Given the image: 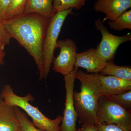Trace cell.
Here are the masks:
<instances>
[{"label": "cell", "instance_id": "obj_17", "mask_svg": "<svg viewBox=\"0 0 131 131\" xmlns=\"http://www.w3.org/2000/svg\"><path fill=\"white\" fill-rule=\"evenodd\" d=\"M15 113L18 120L19 129L21 131H45L35 126L31 121L25 113L17 107H14Z\"/></svg>", "mask_w": 131, "mask_h": 131}, {"label": "cell", "instance_id": "obj_4", "mask_svg": "<svg viewBox=\"0 0 131 131\" xmlns=\"http://www.w3.org/2000/svg\"><path fill=\"white\" fill-rule=\"evenodd\" d=\"M72 8L56 12L49 19L45 34L43 47L42 59L44 79H46L54 60V53L61 28L67 16L74 14Z\"/></svg>", "mask_w": 131, "mask_h": 131}, {"label": "cell", "instance_id": "obj_7", "mask_svg": "<svg viewBox=\"0 0 131 131\" xmlns=\"http://www.w3.org/2000/svg\"><path fill=\"white\" fill-rule=\"evenodd\" d=\"M57 47L60 48V52L52 63V70L65 76L73 71L74 68L77 46L73 39L67 38L58 40Z\"/></svg>", "mask_w": 131, "mask_h": 131}, {"label": "cell", "instance_id": "obj_19", "mask_svg": "<svg viewBox=\"0 0 131 131\" xmlns=\"http://www.w3.org/2000/svg\"><path fill=\"white\" fill-rule=\"evenodd\" d=\"M107 96L119 105L127 110H131V90L123 93Z\"/></svg>", "mask_w": 131, "mask_h": 131}, {"label": "cell", "instance_id": "obj_21", "mask_svg": "<svg viewBox=\"0 0 131 131\" xmlns=\"http://www.w3.org/2000/svg\"><path fill=\"white\" fill-rule=\"evenodd\" d=\"M12 38L5 27L3 20L0 19V40L5 45H8L10 43Z\"/></svg>", "mask_w": 131, "mask_h": 131}, {"label": "cell", "instance_id": "obj_12", "mask_svg": "<svg viewBox=\"0 0 131 131\" xmlns=\"http://www.w3.org/2000/svg\"><path fill=\"white\" fill-rule=\"evenodd\" d=\"M19 129L14 107L7 104L0 96V131H18Z\"/></svg>", "mask_w": 131, "mask_h": 131}, {"label": "cell", "instance_id": "obj_25", "mask_svg": "<svg viewBox=\"0 0 131 131\" xmlns=\"http://www.w3.org/2000/svg\"><path fill=\"white\" fill-rule=\"evenodd\" d=\"M5 45H6L5 44L2 40H0V50H4Z\"/></svg>", "mask_w": 131, "mask_h": 131}, {"label": "cell", "instance_id": "obj_2", "mask_svg": "<svg viewBox=\"0 0 131 131\" xmlns=\"http://www.w3.org/2000/svg\"><path fill=\"white\" fill-rule=\"evenodd\" d=\"M75 79L81 83V91H74V105L81 123L95 125L98 101L103 96L100 81L98 74H89L78 70Z\"/></svg>", "mask_w": 131, "mask_h": 131}, {"label": "cell", "instance_id": "obj_3", "mask_svg": "<svg viewBox=\"0 0 131 131\" xmlns=\"http://www.w3.org/2000/svg\"><path fill=\"white\" fill-rule=\"evenodd\" d=\"M0 96L9 105L17 107L24 110L31 117L34 124L39 129L45 131H61L60 124L63 116L59 115L53 119L46 117L38 107L29 102L34 100L30 94L24 96H19L14 93L11 85L6 84L1 91Z\"/></svg>", "mask_w": 131, "mask_h": 131}, {"label": "cell", "instance_id": "obj_6", "mask_svg": "<svg viewBox=\"0 0 131 131\" xmlns=\"http://www.w3.org/2000/svg\"><path fill=\"white\" fill-rule=\"evenodd\" d=\"M95 25L102 35L101 41L96 49L98 54L106 62L113 60L119 46L123 43L130 41L131 34L120 36L113 35L109 32L100 19L95 20Z\"/></svg>", "mask_w": 131, "mask_h": 131}, {"label": "cell", "instance_id": "obj_22", "mask_svg": "<svg viewBox=\"0 0 131 131\" xmlns=\"http://www.w3.org/2000/svg\"><path fill=\"white\" fill-rule=\"evenodd\" d=\"M12 0H0V19H5V15Z\"/></svg>", "mask_w": 131, "mask_h": 131}, {"label": "cell", "instance_id": "obj_10", "mask_svg": "<svg viewBox=\"0 0 131 131\" xmlns=\"http://www.w3.org/2000/svg\"><path fill=\"white\" fill-rule=\"evenodd\" d=\"M107 64L100 57L96 49L91 48L77 53L75 67L85 69L87 73L98 74Z\"/></svg>", "mask_w": 131, "mask_h": 131}, {"label": "cell", "instance_id": "obj_14", "mask_svg": "<svg viewBox=\"0 0 131 131\" xmlns=\"http://www.w3.org/2000/svg\"><path fill=\"white\" fill-rule=\"evenodd\" d=\"M100 74L110 75L123 79L131 80V68L130 66H119L113 60L107 62L106 66L101 70Z\"/></svg>", "mask_w": 131, "mask_h": 131}, {"label": "cell", "instance_id": "obj_24", "mask_svg": "<svg viewBox=\"0 0 131 131\" xmlns=\"http://www.w3.org/2000/svg\"><path fill=\"white\" fill-rule=\"evenodd\" d=\"M6 53L4 50H0V65L4 64V59Z\"/></svg>", "mask_w": 131, "mask_h": 131}, {"label": "cell", "instance_id": "obj_11", "mask_svg": "<svg viewBox=\"0 0 131 131\" xmlns=\"http://www.w3.org/2000/svg\"><path fill=\"white\" fill-rule=\"evenodd\" d=\"M104 96L118 94L131 90V80H123L115 77L98 73Z\"/></svg>", "mask_w": 131, "mask_h": 131}, {"label": "cell", "instance_id": "obj_5", "mask_svg": "<svg viewBox=\"0 0 131 131\" xmlns=\"http://www.w3.org/2000/svg\"><path fill=\"white\" fill-rule=\"evenodd\" d=\"M96 118L100 123L114 124L124 131H131V111L103 95L98 101Z\"/></svg>", "mask_w": 131, "mask_h": 131}, {"label": "cell", "instance_id": "obj_15", "mask_svg": "<svg viewBox=\"0 0 131 131\" xmlns=\"http://www.w3.org/2000/svg\"><path fill=\"white\" fill-rule=\"evenodd\" d=\"M108 24L111 29L114 30H131V9L126 11L115 19L108 21Z\"/></svg>", "mask_w": 131, "mask_h": 131}, {"label": "cell", "instance_id": "obj_26", "mask_svg": "<svg viewBox=\"0 0 131 131\" xmlns=\"http://www.w3.org/2000/svg\"><path fill=\"white\" fill-rule=\"evenodd\" d=\"M18 131H21V130H20V129H19L18 130Z\"/></svg>", "mask_w": 131, "mask_h": 131}, {"label": "cell", "instance_id": "obj_23", "mask_svg": "<svg viewBox=\"0 0 131 131\" xmlns=\"http://www.w3.org/2000/svg\"><path fill=\"white\" fill-rule=\"evenodd\" d=\"M77 131H98L95 125L83 124L81 128L77 129Z\"/></svg>", "mask_w": 131, "mask_h": 131}, {"label": "cell", "instance_id": "obj_18", "mask_svg": "<svg viewBox=\"0 0 131 131\" xmlns=\"http://www.w3.org/2000/svg\"><path fill=\"white\" fill-rule=\"evenodd\" d=\"M27 0H12L6 12L5 19H9L24 13Z\"/></svg>", "mask_w": 131, "mask_h": 131}, {"label": "cell", "instance_id": "obj_8", "mask_svg": "<svg viewBox=\"0 0 131 131\" xmlns=\"http://www.w3.org/2000/svg\"><path fill=\"white\" fill-rule=\"evenodd\" d=\"M78 68L75 67L73 71L64 76L66 98L63 115L60 126L61 131H77L76 126L78 118L74 105L73 94L75 74Z\"/></svg>", "mask_w": 131, "mask_h": 131}, {"label": "cell", "instance_id": "obj_9", "mask_svg": "<svg viewBox=\"0 0 131 131\" xmlns=\"http://www.w3.org/2000/svg\"><path fill=\"white\" fill-rule=\"evenodd\" d=\"M131 7V0H97L94 5L96 12L105 15L103 22L114 20Z\"/></svg>", "mask_w": 131, "mask_h": 131}, {"label": "cell", "instance_id": "obj_16", "mask_svg": "<svg viewBox=\"0 0 131 131\" xmlns=\"http://www.w3.org/2000/svg\"><path fill=\"white\" fill-rule=\"evenodd\" d=\"M88 0H54L53 6L55 12L74 8L80 10L85 5Z\"/></svg>", "mask_w": 131, "mask_h": 131}, {"label": "cell", "instance_id": "obj_1", "mask_svg": "<svg viewBox=\"0 0 131 131\" xmlns=\"http://www.w3.org/2000/svg\"><path fill=\"white\" fill-rule=\"evenodd\" d=\"M49 19L35 13H24L3 20L7 30L32 57L39 72V79L44 78L42 47Z\"/></svg>", "mask_w": 131, "mask_h": 131}, {"label": "cell", "instance_id": "obj_13", "mask_svg": "<svg viewBox=\"0 0 131 131\" xmlns=\"http://www.w3.org/2000/svg\"><path fill=\"white\" fill-rule=\"evenodd\" d=\"M54 0H27L24 13H35L50 18L55 13Z\"/></svg>", "mask_w": 131, "mask_h": 131}, {"label": "cell", "instance_id": "obj_20", "mask_svg": "<svg viewBox=\"0 0 131 131\" xmlns=\"http://www.w3.org/2000/svg\"><path fill=\"white\" fill-rule=\"evenodd\" d=\"M95 125L98 131H124L114 124L98 122Z\"/></svg>", "mask_w": 131, "mask_h": 131}]
</instances>
